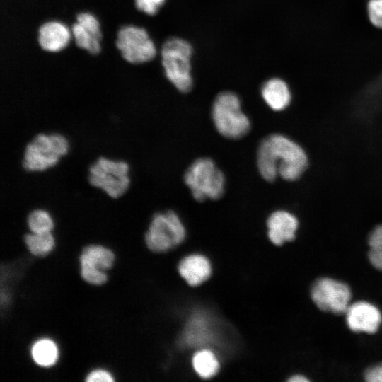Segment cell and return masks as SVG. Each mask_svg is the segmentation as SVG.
<instances>
[{
	"label": "cell",
	"instance_id": "6da1fadb",
	"mask_svg": "<svg viewBox=\"0 0 382 382\" xmlns=\"http://www.w3.org/2000/svg\"><path fill=\"white\" fill-rule=\"evenodd\" d=\"M308 165V157L305 149L284 134H270L258 147L257 168L268 182H273L278 177L286 182H294L303 175Z\"/></svg>",
	"mask_w": 382,
	"mask_h": 382
},
{
	"label": "cell",
	"instance_id": "7a4b0ae2",
	"mask_svg": "<svg viewBox=\"0 0 382 382\" xmlns=\"http://www.w3.org/2000/svg\"><path fill=\"white\" fill-rule=\"evenodd\" d=\"M238 96L231 91L217 95L212 105V117L216 130L223 137L238 139L250 129L248 117L242 112Z\"/></svg>",
	"mask_w": 382,
	"mask_h": 382
},
{
	"label": "cell",
	"instance_id": "3957f363",
	"mask_svg": "<svg viewBox=\"0 0 382 382\" xmlns=\"http://www.w3.org/2000/svg\"><path fill=\"white\" fill-rule=\"evenodd\" d=\"M184 181L198 202L218 199L225 190L224 175L209 158L195 160L185 171Z\"/></svg>",
	"mask_w": 382,
	"mask_h": 382
},
{
	"label": "cell",
	"instance_id": "277c9868",
	"mask_svg": "<svg viewBox=\"0 0 382 382\" xmlns=\"http://www.w3.org/2000/svg\"><path fill=\"white\" fill-rule=\"evenodd\" d=\"M161 54L167 79L180 92L190 91L192 87L190 44L183 39L171 37L163 45Z\"/></svg>",
	"mask_w": 382,
	"mask_h": 382
},
{
	"label": "cell",
	"instance_id": "5b68a950",
	"mask_svg": "<svg viewBox=\"0 0 382 382\" xmlns=\"http://www.w3.org/2000/svg\"><path fill=\"white\" fill-rule=\"evenodd\" d=\"M68 150L69 143L63 135L38 134L25 147L23 166L28 171H43L54 166Z\"/></svg>",
	"mask_w": 382,
	"mask_h": 382
},
{
	"label": "cell",
	"instance_id": "8992f818",
	"mask_svg": "<svg viewBox=\"0 0 382 382\" xmlns=\"http://www.w3.org/2000/svg\"><path fill=\"white\" fill-rule=\"evenodd\" d=\"M186 236L178 215L170 210L156 214L145 235L148 248L154 252H166L180 245Z\"/></svg>",
	"mask_w": 382,
	"mask_h": 382
},
{
	"label": "cell",
	"instance_id": "52a82bcc",
	"mask_svg": "<svg viewBox=\"0 0 382 382\" xmlns=\"http://www.w3.org/2000/svg\"><path fill=\"white\" fill-rule=\"evenodd\" d=\"M129 165L122 161L99 158L89 168L90 183L112 198L125 194L129 186Z\"/></svg>",
	"mask_w": 382,
	"mask_h": 382
},
{
	"label": "cell",
	"instance_id": "ba28073f",
	"mask_svg": "<svg viewBox=\"0 0 382 382\" xmlns=\"http://www.w3.org/2000/svg\"><path fill=\"white\" fill-rule=\"evenodd\" d=\"M116 46L123 59L132 64L149 62L156 54V46L147 31L135 25H125L118 30Z\"/></svg>",
	"mask_w": 382,
	"mask_h": 382
},
{
	"label": "cell",
	"instance_id": "9c48e42d",
	"mask_svg": "<svg viewBox=\"0 0 382 382\" xmlns=\"http://www.w3.org/2000/svg\"><path fill=\"white\" fill-rule=\"evenodd\" d=\"M311 299L320 310L335 314L345 313L352 297L350 288L340 281L320 277L312 284Z\"/></svg>",
	"mask_w": 382,
	"mask_h": 382
},
{
	"label": "cell",
	"instance_id": "30bf717a",
	"mask_svg": "<svg viewBox=\"0 0 382 382\" xmlns=\"http://www.w3.org/2000/svg\"><path fill=\"white\" fill-rule=\"evenodd\" d=\"M72 37L76 45L92 54L101 50L102 33L98 18L88 12L80 13L71 27Z\"/></svg>",
	"mask_w": 382,
	"mask_h": 382
},
{
	"label": "cell",
	"instance_id": "8fae6325",
	"mask_svg": "<svg viewBox=\"0 0 382 382\" xmlns=\"http://www.w3.org/2000/svg\"><path fill=\"white\" fill-rule=\"evenodd\" d=\"M345 314L347 326L356 332L373 334L378 330L382 321L378 308L366 301H357L349 305Z\"/></svg>",
	"mask_w": 382,
	"mask_h": 382
},
{
	"label": "cell",
	"instance_id": "7c38bea8",
	"mask_svg": "<svg viewBox=\"0 0 382 382\" xmlns=\"http://www.w3.org/2000/svg\"><path fill=\"white\" fill-rule=\"evenodd\" d=\"M299 226L294 213L283 209L274 211L267 220V236L273 244L281 245L295 238Z\"/></svg>",
	"mask_w": 382,
	"mask_h": 382
},
{
	"label": "cell",
	"instance_id": "4fadbf2b",
	"mask_svg": "<svg viewBox=\"0 0 382 382\" xmlns=\"http://www.w3.org/2000/svg\"><path fill=\"white\" fill-rule=\"evenodd\" d=\"M71 29L62 22L47 21L38 30V42L42 50L57 52L64 50L70 42Z\"/></svg>",
	"mask_w": 382,
	"mask_h": 382
},
{
	"label": "cell",
	"instance_id": "5bb4252c",
	"mask_svg": "<svg viewBox=\"0 0 382 382\" xmlns=\"http://www.w3.org/2000/svg\"><path fill=\"white\" fill-rule=\"evenodd\" d=\"M178 270L181 277L192 286H198L207 280L212 273L209 260L199 254H192L183 258Z\"/></svg>",
	"mask_w": 382,
	"mask_h": 382
},
{
	"label": "cell",
	"instance_id": "9a60e30c",
	"mask_svg": "<svg viewBox=\"0 0 382 382\" xmlns=\"http://www.w3.org/2000/svg\"><path fill=\"white\" fill-rule=\"evenodd\" d=\"M261 94L267 105L274 111L286 110L292 100V93L288 83L278 77L265 82Z\"/></svg>",
	"mask_w": 382,
	"mask_h": 382
},
{
	"label": "cell",
	"instance_id": "2e32d148",
	"mask_svg": "<svg viewBox=\"0 0 382 382\" xmlns=\"http://www.w3.org/2000/svg\"><path fill=\"white\" fill-rule=\"evenodd\" d=\"M192 364L195 371L202 378L215 376L219 369L218 359L213 352L207 349L195 352L192 358Z\"/></svg>",
	"mask_w": 382,
	"mask_h": 382
},
{
	"label": "cell",
	"instance_id": "e0dca14e",
	"mask_svg": "<svg viewBox=\"0 0 382 382\" xmlns=\"http://www.w3.org/2000/svg\"><path fill=\"white\" fill-rule=\"evenodd\" d=\"M33 360L40 366H50L55 364L58 357V349L51 340L42 338L36 341L32 348Z\"/></svg>",
	"mask_w": 382,
	"mask_h": 382
},
{
	"label": "cell",
	"instance_id": "ac0fdd59",
	"mask_svg": "<svg viewBox=\"0 0 382 382\" xmlns=\"http://www.w3.org/2000/svg\"><path fill=\"white\" fill-rule=\"evenodd\" d=\"M81 256L101 270L110 268L115 260V255L110 249L98 245L85 247Z\"/></svg>",
	"mask_w": 382,
	"mask_h": 382
},
{
	"label": "cell",
	"instance_id": "d6986e66",
	"mask_svg": "<svg viewBox=\"0 0 382 382\" xmlns=\"http://www.w3.org/2000/svg\"><path fill=\"white\" fill-rule=\"evenodd\" d=\"M24 241L30 252L36 256L46 255L54 246V238L50 232L25 234Z\"/></svg>",
	"mask_w": 382,
	"mask_h": 382
},
{
	"label": "cell",
	"instance_id": "ffe728a7",
	"mask_svg": "<svg viewBox=\"0 0 382 382\" xmlns=\"http://www.w3.org/2000/svg\"><path fill=\"white\" fill-rule=\"evenodd\" d=\"M369 247L368 257L370 263L382 271V224L376 225L369 232L367 239Z\"/></svg>",
	"mask_w": 382,
	"mask_h": 382
},
{
	"label": "cell",
	"instance_id": "44dd1931",
	"mask_svg": "<svg viewBox=\"0 0 382 382\" xmlns=\"http://www.w3.org/2000/svg\"><path fill=\"white\" fill-rule=\"evenodd\" d=\"M28 225L32 233L50 232L54 227L51 215L44 209H35L28 216Z\"/></svg>",
	"mask_w": 382,
	"mask_h": 382
},
{
	"label": "cell",
	"instance_id": "7402d4cb",
	"mask_svg": "<svg viewBox=\"0 0 382 382\" xmlns=\"http://www.w3.org/2000/svg\"><path fill=\"white\" fill-rule=\"evenodd\" d=\"M81 274L87 282L100 285L107 281L106 274L84 257L80 256Z\"/></svg>",
	"mask_w": 382,
	"mask_h": 382
},
{
	"label": "cell",
	"instance_id": "603a6c76",
	"mask_svg": "<svg viewBox=\"0 0 382 382\" xmlns=\"http://www.w3.org/2000/svg\"><path fill=\"white\" fill-rule=\"evenodd\" d=\"M367 12L371 23L374 26L382 28V0H369Z\"/></svg>",
	"mask_w": 382,
	"mask_h": 382
},
{
	"label": "cell",
	"instance_id": "cb8c5ba5",
	"mask_svg": "<svg viewBox=\"0 0 382 382\" xmlns=\"http://www.w3.org/2000/svg\"><path fill=\"white\" fill-rule=\"evenodd\" d=\"M164 2L165 0H134L138 10L151 16L156 14Z\"/></svg>",
	"mask_w": 382,
	"mask_h": 382
},
{
	"label": "cell",
	"instance_id": "d4e9b609",
	"mask_svg": "<svg viewBox=\"0 0 382 382\" xmlns=\"http://www.w3.org/2000/svg\"><path fill=\"white\" fill-rule=\"evenodd\" d=\"M364 377L368 382H382V364L367 368L364 373Z\"/></svg>",
	"mask_w": 382,
	"mask_h": 382
},
{
	"label": "cell",
	"instance_id": "484cf974",
	"mask_svg": "<svg viewBox=\"0 0 382 382\" xmlns=\"http://www.w3.org/2000/svg\"><path fill=\"white\" fill-rule=\"evenodd\" d=\"M88 382H112L114 381L111 374L105 370H95L91 372L86 379Z\"/></svg>",
	"mask_w": 382,
	"mask_h": 382
},
{
	"label": "cell",
	"instance_id": "4316f807",
	"mask_svg": "<svg viewBox=\"0 0 382 382\" xmlns=\"http://www.w3.org/2000/svg\"><path fill=\"white\" fill-rule=\"evenodd\" d=\"M308 381L309 380L306 377L301 374L293 375L288 379V381L290 382H306Z\"/></svg>",
	"mask_w": 382,
	"mask_h": 382
}]
</instances>
